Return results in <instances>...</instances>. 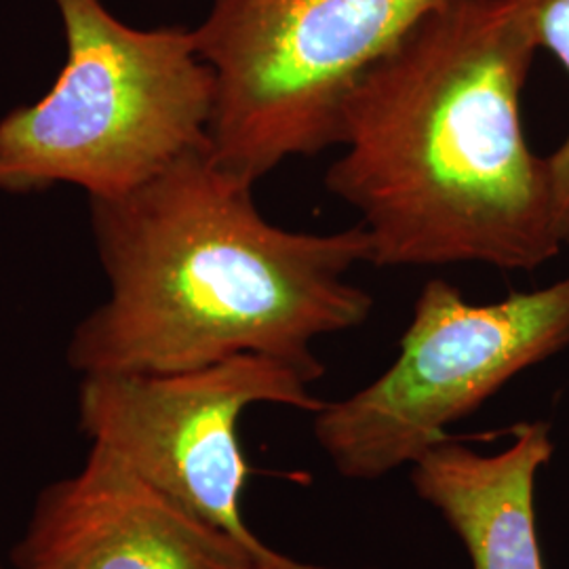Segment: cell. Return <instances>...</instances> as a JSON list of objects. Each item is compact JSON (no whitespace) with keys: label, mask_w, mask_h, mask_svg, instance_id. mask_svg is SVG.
I'll return each mask as SVG.
<instances>
[{"label":"cell","mask_w":569,"mask_h":569,"mask_svg":"<svg viewBox=\"0 0 569 569\" xmlns=\"http://www.w3.org/2000/svg\"><path fill=\"white\" fill-rule=\"evenodd\" d=\"M538 44L515 0H441L346 98L327 190L369 264L536 270L566 247L521 96Z\"/></svg>","instance_id":"cell-1"},{"label":"cell","mask_w":569,"mask_h":569,"mask_svg":"<svg viewBox=\"0 0 569 569\" xmlns=\"http://www.w3.org/2000/svg\"><path fill=\"white\" fill-rule=\"evenodd\" d=\"M253 186L199 148L140 188L89 199L110 293L68 345L89 373H182L239 355L317 382L319 338L363 326L373 298L348 281L369 264L363 226L336 232L268 222Z\"/></svg>","instance_id":"cell-2"},{"label":"cell","mask_w":569,"mask_h":569,"mask_svg":"<svg viewBox=\"0 0 569 569\" xmlns=\"http://www.w3.org/2000/svg\"><path fill=\"white\" fill-rule=\"evenodd\" d=\"M66 61L41 100L0 119V190L58 183L117 197L207 146L213 72L192 28H136L103 0H51Z\"/></svg>","instance_id":"cell-3"},{"label":"cell","mask_w":569,"mask_h":569,"mask_svg":"<svg viewBox=\"0 0 569 569\" xmlns=\"http://www.w3.org/2000/svg\"><path fill=\"white\" fill-rule=\"evenodd\" d=\"M441 0H213L192 28L213 72L207 148L244 182L338 146L346 98Z\"/></svg>","instance_id":"cell-4"},{"label":"cell","mask_w":569,"mask_h":569,"mask_svg":"<svg viewBox=\"0 0 569 569\" xmlns=\"http://www.w3.org/2000/svg\"><path fill=\"white\" fill-rule=\"evenodd\" d=\"M568 346L569 274L493 305H470L456 284L432 279L413 305L397 361L312 413L315 439L338 475L382 479L448 441L451 425Z\"/></svg>","instance_id":"cell-5"},{"label":"cell","mask_w":569,"mask_h":569,"mask_svg":"<svg viewBox=\"0 0 569 569\" xmlns=\"http://www.w3.org/2000/svg\"><path fill=\"white\" fill-rule=\"evenodd\" d=\"M312 385L298 367L262 355L182 373H89L79 388V422L91 443L234 538L260 568H298L302 563L268 549L244 523L249 467L239 422L258 403L317 413L327 401Z\"/></svg>","instance_id":"cell-6"},{"label":"cell","mask_w":569,"mask_h":569,"mask_svg":"<svg viewBox=\"0 0 569 569\" xmlns=\"http://www.w3.org/2000/svg\"><path fill=\"white\" fill-rule=\"evenodd\" d=\"M20 569H258L256 557L146 483L110 449L37 500Z\"/></svg>","instance_id":"cell-7"},{"label":"cell","mask_w":569,"mask_h":569,"mask_svg":"<svg viewBox=\"0 0 569 569\" xmlns=\"http://www.w3.org/2000/svg\"><path fill=\"white\" fill-rule=\"evenodd\" d=\"M552 451L542 420L517 425L509 448L491 456L448 439L411 465V483L462 540L472 569H545L533 489Z\"/></svg>","instance_id":"cell-8"},{"label":"cell","mask_w":569,"mask_h":569,"mask_svg":"<svg viewBox=\"0 0 569 569\" xmlns=\"http://www.w3.org/2000/svg\"><path fill=\"white\" fill-rule=\"evenodd\" d=\"M528 21L538 49L568 70L569 74V0H515ZM550 188L563 244H569V133L559 148L547 157Z\"/></svg>","instance_id":"cell-9"},{"label":"cell","mask_w":569,"mask_h":569,"mask_svg":"<svg viewBox=\"0 0 569 569\" xmlns=\"http://www.w3.org/2000/svg\"><path fill=\"white\" fill-rule=\"evenodd\" d=\"M258 569H283V568H258ZM289 569H327V568H315V566H298V568H289Z\"/></svg>","instance_id":"cell-10"}]
</instances>
